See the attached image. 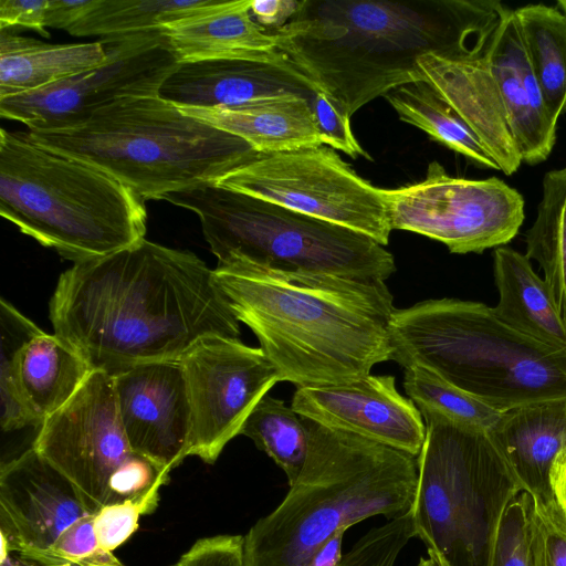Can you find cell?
Listing matches in <instances>:
<instances>
[{
  "instance_id": "46",
  "label": "cell",
  "mask_w": 566,
  "mask_h": 566,
  "mask_svg": "<svg viewBox=\"0 0 566 566\" xmlns=\"http://www.w3.org/2000/svg\"><path fill=\"white\" fill-rule=\"evenodd\" d=\"M428 556L421 557L417 566H452L441 554L427 549Z\"/></svg>"
},
{
  "instance_id": "25",
  "label": "cell",
  "mask_w": 566,
  "mask_h": 566,
  "mask_svg": "<svg viewBox=\"0 0 566 566\" xmlns=\"http://www.w3.org/2000/svg\"><path fill=\"white\" fill-rule=\"evenodd\" d=\"M102 41L50 44L3 29L0 32V98L49 86L103 64Z\"/></svg>"
},
{
  "instance_id": "16",
  "label": "cell",
  "mask_w": 566,
  "mask_h": 566,
  "mask_svg": "<svg viewBox=\"0 0 566 566\" xmlns=\"http://www.w3.org/2000/svg\"><path fill=\"white\" fill-rule=\"evenodd\" d=\"M112 375L132 451L170 473L189 457L191 442V407L179 359L143 363Z\"/></svg>"
},
{
  "instance_id": "6",
  "label": "cell",
  "mask_w": 566,
  "mask_h": 566,
  "mask_svg": "<svg viewBox=\"0 0 566 566\" xmlns=\"http://www.w3.org/2000/svg\"><path fill=\"white\" fill-rule=\"evenodd\" d=\"M40 147L113 176L145 201L216 184L256 151L159 95L117 101L84 123L28 130Z\"/></svg>"
},
{
  "instance_id": "5",
  "label": "cell",
  "mask_w": 566,
  "mask_h": 566,
  "mask_svg": "<svg viewBox=\"0 0 566 566\" xmlns=\"http://www.w3.org/2000/svg\"><path fill=\"white\" fill-rule=\"evenodd\" d=\"M390 359L421 366L504 412L566 398V349L527 337L473 301L433 298L396 308Z\"/></svg>"
},
{
  "instance_id": "10",
  "label": "cell",
  "mask_w": 566,
  "mask_h": 566,
  "mask_svg": "<svg viewBox=\"0 0 566 566\" xmlns=\"http://www.w3.org/2000/svg\"><path fill=\"white\" fill-rule=\"evenodd\" d=\"M214 185L363 233L384 247L392 231L386 189L358 176L326 145L256 153Z\"/></svg>"
},
{
  "instance_id": "47",
  "label": "cell",
  "mask_w": 566,
  "mask_h": 566,
  "mask_svg": "<svg viewBox=\"0 0 566 566\" xmlns=\"http://www.w3.org/2000/svg\"><path fill=\"white\" fill-rule=\"evenodd\" d=\"M0 566H36L32 563H29L27 560L21 559L20 557L18 559H13L12 557H7L3 560H0Z\"/></svg>"
},
{
  "instance_id": "23",
  "label": "cell",
  "mask_w": 566,
  "mask_h": 566,
  "mask_svg": "<svg viewBox=\"0 0 566 566\" xmlns=\"http://www.w3.org/2000/svg\"><path fill=\"white\" fill-rule=\"evenodd\" d=\"M311 98L281 95L229 107H179L247 142L256 153L273 154L322 146Z\"/></svg>"
},
{
  "instance_id": "2",
  "label": "cell",
  "mask_w": 566,
  "mask_h": 566,
  "mask_svg": "<svg viewBox=\"0 0 566 566\" xmlns=\"http://www.w3.org/2000/svg\"><path fill=\"white\" fill-rule=\"evenodd\" d=\"M510 10L497 0H302L273 34L276 51L352 117L426 80L417 66L422 55H485Z\"/></svg>"
},
{
  "instance_id": "17",
  "label": "cell",
  "mask_w": 566,
  "mask_h": 566,
  "mask_svg": "<svg viewBox=\"0 0 566 566\" xmlns=\"http://www.w3.org/2000/svg\"><path fill=\"white\" fill-rule=\"evenodd\" d=\"M291 407L318 424L350 432L418 457L426 424L394 376H371L328 386L297 387Z\"/></svg>"
},
{
  "instance_id": "43",
  "label": "cell",
  "mask_w": 566,
  "mask_h": 566,
  "mask_svg": "<svg viewBox=\"0 0 566 566\" xmlns=\"http://www.w3.org/2000/svg\"><path fill=\"white\" fill-rule=\"evenodd\" d=\"M301 3L302 0H252L250 12L259 25L273 33L292 20Z\"/></svg>"
},
{
  "instance_id": "27",
  "label": "cell",
  "mask_w": 566,
  "mask_h": 566,
  "mask_svg": "<svg viewBox=\"0 0 566 566\" xmlns=\"http://www.w3.org/2000/svg\"><path fill=\"white\" fill-rule=\"evenodd\" d=\"M384 97L400 120L423 130L432 140L464 156L475 166L500 170L474 132L428 81L403 84Z\"/></svg>"
},
{
  "instance_id": "39",
  "label": "cell",
  "mask_w": 566,
  "mask_h": 566,
  "mask_svg": "<svg viewBox=\"0 0 566 566\" xmlns=\"http://www.w3.org/2000/svg\"><path fill=\"white\" fill-rule=\"evenodd\" d=\"M530 551L533 566H566V527L553 504L533 499Z\"/></svg>"
},
{
  "instance_id": "35",
  "label": "cell",
  "mask_w": 566,
  "mask_h": 566,
  "mask_svg": "<svg viewBox=\"0 0 566 566\" xmlns=\"http://www.w3.org/2000/svg\"><path fill=\"white\" fill-rule=\"evenodd\" d=\"M533 497L521 491L507 505L496 536L491 566H533L530 534Z\"/></svg>"
},
{
  "instance_id": "1",
  "label": "cell",
  "mask_w": 566,
  "mask_h": 566,
  "mask_svg": "<svg viewBox=\"0 0 566 566\" xmlns=\"http://www.w3.org/2000/svg\"><path fill=\"white\" fill-rule=\"evenodd\" d=\"M49 308L54 334L93 369L109 374L179 359L210 336H240L213 270L190 251L146 239L73 263L60 275Z\"/></svg>"
},
{
  "instance_id": "29",
  "label": "cell",
  "mask_w": 566,
  "mask_h": 566,
  "mask_svg": "<svg viewBox=\"0 0 566 566\" xmlns=\"http://www.w3.org/2000/svg\"><path fill=\"white\" fill-rule=\"evenodd\" d=\"M525 243V255L541 266L566 323V166L544 175L542 198Z\"/></svg>"
},
{
  "instance_id": "44",
  "label": "cell",
  "mask_w": 566,
  "mask_h": 566,
  "mask_svg": "<svg viewBox=\"0 0 566 566\" xmlns=\"http://www.w3.org/2000/svg\"><path fill=\"white\" fill-rule=\"evenodd\" d=\"M96 3V0H49L45 28L69 31Z\"/></svg>"
},
{
  "instance_id": "32",
  "label": "cell",
  "mask_w": 566,
  "mask_h": 566,
  "mask_svg": "<svg viewBox=\"0 0 566 566\" xmlns=\"http://www.w3.org/2000/svg\"><path fill=\"white\" fill-rule=\"evenodd\" d=\"M43 332L9 301L0 298V426L6 432L36 426L20 387L19 364L23 347Z\"/></svg>"
},
{
  "instance_id": "7",
  "label": "cell",
  "mask_w": 566,
  "mask_h": 566,
  "mask_svg": "<svg viewBox=\"0 0 566 566\" xmlns=\"http://www.w3.org/2000/svg\"><path fill=\"white\" fill-rule=\"evenodd\" d=\"M0 213L73 263L145 239V200L113 176L0 130Z\"/></svg>"
},
{
  "instance_id": "50",
  "label": "cell",
  "mask_w": 566,
  "mask_h": 566,
  "mask_svg": "<svg viewBox=\"0 0 566 566\" xmlns=\"http://www.w3.org/2000/svg\"><path fill=\"white\" fill-rule=\"evenodd\" d=\"M59 566H71L70 564H63V565H59Z\"/></svg>"
},
{
  "instance_id": "49",
  "label": "cell",
  "mask_w": 566,
  "mask_h": 566,
  "mask_svg": "<svg viewBox=\"0 0 566 566\" xmlns=\"http://www.w3.org/2000/svg\"><path fill=\"white\" fill-rule=\"evenodd\" d=\"M170 566H180V564L177 562L176 564L170 565Z\"/></svg>"
},
{
  "instance_id": "36",
  "label": "cell",
  "mask_w": 566,
  "mask_h": 566,
  "mask_svg": "<svg viewBox=\"0 0 566 566\" xmlns=\"http://www.w3.org/2000/svg\"><path fill=\"white\" fill-rule=\"evenodd\" d=\"M94 515H86L65 530L49 553L48 566H126L105 551L94 531Z\"/></svg>"
},
{
  "instance_id": "48",
  "label": "cell",
  "mask_w": 566,
  "mask_h": 566,
  "mask_svg": "<svg viewBox=\"0 0 566 566\" xmlns=\"http://www.w3.org/2000/svg\"><path fill=\"white\" fill-rule=\"evenodd\" d=\"M556 6L566 13V0L558 1Z\"/></svg>"
},
{
  "instance_id": "4",
  "label": "cell",
  "mask_w": 566,
  "mask_h": 566,
  "mask_svg": "<svg viewBox=\"0 0 566 566\" xmlns=\"http://www.w3.org/2000/svg\"><path fill=\"white\" fill-rule=\"evenodd\" d=\"M305 464L281 503L244 535V566H302L339 531L366 518L407 513L415 457L304 418Z\"/></svg>"
},
{
  "instance_id": "13",
  "label": "cell",
  "mask_w": 566,
  "mask_h": 566,
  "mask_svg": "<svg viewBox=\"0 0 566 566\" xmlns=\"http://www.w3.org/2000/svg\"><path fill=\"white\" fill-rule=\"evenodd\" d=\"M179 361L191 407L189 455L213 464L280 376L260 347L223 336L201 339Z\"/></svg>"
},
{
  "instance_id": "38",
  "label": "cell",
  "mask_w": 566,
  "mask_h": 566,
  "mask_svg": "<svg viewBox=\"0 0 566 566\" xmlns=\"http://www.w3.org/2000/svg\"><path fill=\"white\" fill-rule=\"evenodd\" d=\"M168 481L169 472L133 452L112 475L105 505L143 500L154 491H159Z\"/></svg>"
},
{
  "instance_id": "28",
  "label": "cell",
  "mask_w": 566,
  "mask_h": 566,
  "mask_svg": "<svg viewBox=\"0 0 566 566\" xmlns=\"http://www.w3.org/2000/svg\"><path fill=\"white\" fill-rule=\"evenodd\" d=\"M513 11L546 106L558 120L566 114V13L543 3Z\"/></svg>"
},
{
  "instance_id": "31",
  "label": "cell",
  "mask_w": 566,
  "mask_h": 566,
  "mask_svg": "<svg viewBox=\"0 0 566 566\" xmlns=\"http://www.w3.org/2000/svg\"><path fill=\"white\" fill-rule=\"evenodd\" d=\"M209 0H96L67 32L75 36H117L163 29Z\"/></svg>"
},
{
  "instance_id": "24",
  "label": "cell",
  "mask_w": 566,
  "mask_h": 566,
  "mask_svg": "<svg viewBox=\"0 0 566 566\" xmlns=\"http://www.w3.org/2000/svg\"><path fill=\"white\" fill-rule=\"evenodd\" d=\"M499 319L516 332L555 348L566 349V323L553 294L526 255L507 247L493 253Z\"/></svg>"
},
{
  "instance_id": "42",
  "label": "cell",
  "mask_w": 566,
  "mask_h": 566,
  "mask_svg": "<svg viewBox=\"0 0 566 566\" xmlns=\"http://www.w3.org/2000/svg\"><path fill=\"white\" fill-rule=\"evenodd\" d=\"M49 0H0V30L24 28L49 38L45 13Z\"/></svg>"
},
{
  "instance_id": "12",
  "label": "cell",
  "mask_w": 566,
  "mask_h": 566,
  "mask_svg": "<svg viewBox=\"0 0 566 566\" xmlns=\"http://www.w3.org/2000/svg\"><path fill=\"white\" fill-rule=\"evenodd\" d=\"M107 59L93 69L36 91L0 98V115L29 130L77 126L124 98L158 95L179 63L163 29L101 39Z\"/></svg>"
},
{
  "instance_id": "45",
  "label": "cell",
  "mask_w": 566,
  "mask_h": 566,
  "mask_svg": "<svg viewBox=\"0 0 566 566\" xmlns=\"http://www.w3.org/2000/svg\"><path fill=\"white\" fill-rule=\"evenodd\" d=\"M552 504L566 527V447L557 454L549 473Z\"/></svg>"
},
{
  "instance_id": "37",
  "label": "cell",
  "mask_w": 566,
  "mask_h": 566,
  "mask_svg": "<svg viewBox=\"0 0 566 566\" xmlns=\"http://www.w3.org/2000/svg\"><path fill=\"white\" fill-rule=\"evenodd\" d=\"M159 503V491L143 500L105 505L94 515V531L99 545L114 552L138 528L139 517L153 513Z\"/></svg>"
},
{
  "instance_id": "3",
  "label": "cell",
  "mask_w": 566,
  "mask_h": 566,
  "mask_svg": "<svg viewBox=\"0 0 566 566\" xmlns=\"http://www.w3.org/2000/svg\"><path fill=\"white\" fill-rule=\"evenodd\" d=\"M235 318L256 336L280 381L297 387L352 382L390 359L396 307L384 280L217 265Z\"/></svg>"
},
{
  "instance_id": "26",
  "label": "cell",
  "mask_w": 566,
  "mask_h": 566,
  "mask_svg": "<svg viewBox=\"0 0 566 566\" xmlns=\"http://www.w3.org/2000/svg\"><path fill=\"white\" fill-rule=\"evenodd\" d=\"M94 369L56 334L41 332L22 349L20 387L36 426L65 406Z\"/></svg>"
},
{
  "instance_id": "9",
  "label": "cell",
  "mask_w": 566,
  "mask_h": 566,
  "mask_svg": "<svg viewBox=\"0 0 566 566\" xmlns=\"http://www.w3.org/2000/svg\"><path fill=\"white\" fill-rule=\"evenodd\" d=\"M164 200L195 212L218 265L386 280L395 258L374 239L214 184Z\"/></svg>"
},
{
  "instance_id": "33",
  "label": "cell",
  "mask_w": 566,
  "mask_h": 566,
  "mask_svg": "<svg viewBox=\"0 0 566 566\" xmlns=\"http://www.w3.org/2000/svg\"><path fill=\"white\" fill-rule=\"evenodd\" d=\"M346 531H339L324 543L302 566H395L415 528L410 510L374 527L343 554Z\"/></svg>"
},
{
  "instance_id": "20",
  "label": "cell",
  "mask_w": 566,
  "mask_h": 566,
  "mask_svg": "<svg viewBox=\"0 0 566 566\" xmlns=\"http://www.w3.org/2000/svg\"><path fill=\"white\" fill-rule=\"evenodd\" d=\"M417 66L479 137L500 170L509 176L516 172L522 159L507 126L488 52L457 59L426 54L418 59Z\"/></svg>"
},
{
  "instance_id": "30",
  "label": "cell",
  "mask_w": 566,
  "mask_h": 566,
  "mask_svg": "<svg viewBox=\"0 0 566 566\" xmlns=\"http://www.w3.org/2000/svg\"><path fill=\"white\" fill-rule=\"evenodd\" d=\"M240 434L250 438L285 473L289 486L298 478L310 449L303 417L283 400L265 395L247 418Z\"/></svg>"
},
{
  "instance_id": "41",
  "label": "cell",
  "mask_w": 566,
  "mask_h": 566,
  "mask_svg": "<svg viewBox=\"0 0 566 566\" xmlns=\"http://www.w3.org/2000/svg\"><path fill=\"white\" fill-rule=\"evenodd\" d=\"M242 535L198 539L178 560L180 566H244Z\"/></svg>"
},
{
  "instance_id": "15",
  "label": "cell",
  "mask_w": 566,
  "mask_h": 566,
  "mask_svg": "<svg viewBox=\"0 0 566 566\" xmlns=\"http://www.w3.org/2000/svg\"><path fill=\"white\" fill-rule=\"evenodd\" d=\"M94 514L71 482L33 447L0 468V560L17 553L48 566L52 545L80 518Z\"/></svg>"
},
{
  "instance_id": "14",
  "label": "cell",
  "mask_w": 566,
  "mask_h": 566,
  "mask_svg": "<svg viewBox=\"0 0 566 566\" xmlns=\"http://www.w3.org/2000/svg\"><path fill=\"white\" fill-rule=\"evenodd\" d=\"M32 447L73 485L94 514L115 471L132 455L113 375L94 369L72 399L39 427Z\"/></svg>"
},
{
  "instance_id": "19",
  "label": "cell",
  "mask_w": 566,
  "mask_h": 566,
  "mask_svg": "<svg viewBox=\"0 0 566 566\" xmlns=\"http://www.w3.org/2000/svg\"><path fill=\"white\" fill-rule=\"evenodd\" d=\"M488 61L522 163L545 161L556 143L558 120L546 106L512 9L494 34Z\"/></svg>"
},
{
  "instance_id": "18",
  "label": "cell",
  "mask_w": 566,
  "mask_h": 566,
  "mask_svg": "<svg viewBox=\"0 0 566 566\" xmlns=\"http://www.w3.org/2000/svg\"><path fill=\"white\" fill-rule=\"evenodd\" d=\"M319 90L283 54L263 59H216L178 63L158 95L178 107L213 108Z\"/></svg>"
},
{
  "instance_id": "40",
  "label": "cell",
  "mask_w": 566,
  "mask_h": 566,
  "mask_svg": "<svg viewBox=\"0 0 566 566\" xmlns=\"http://www.w3.org/2000/svg\"><path fill=\"white\" fill-rule=\"evenodd\" d=\"M310 103L323 145L353 158L370 159L353 134L350 116L337 101L317 90Z\"/></svg>"
},
{
  "instance_id": "22",
  "label": "cell",
  "mask_w": 566,
  "mask_h": 566,
  "mask_svg": "<svg viewBox=\"0 0 566 566\" xmlns=\"http://www.w3.org/2000/svg\"><path fill=\"white\" fill-rule=\"evenodd\" d=\"M489 430L523 490L534 500L552 504L549 473L566 447V398L504 411Z\"/></svg>"
},
{
  "instance_id": "8",
  "label": "cell",
  "mask_w": 566,
  "mask_h": 566,
  "mask_svg": "<svg viewBox=\"0 0 566 566\" xmlns=\"http://www.w3.org/2000/svg\"><path fill=\"white\" fill-rule=\"evenodd\" d=\"M419 410L426 439L410 507L415 534L452 566H491L503 514L524 490L489 429Z\"/></svg>"
},
{
  "instance_id": "21",
  "label": "cell",
  "mask_w": 566,
  "mask_h": 566,
  "mask_svg": "<svg viewBox=\"0 0 566 566\" xmlns=\"http://www.w3.org/2000/svg\"><path fill=\"white\" fill-rule=\"evenodd\" d=\"M252 0H209L163 28L179 63L275 55V35L252 18Z\"/></svg>"
},
{
  "instance_id": "11",
  "label": "cell",
  "mask_w": 566,
  "mask_h": 566,
  "mask_svg": "<svg viewBox=\"0 0 566 566\" xmlns=\"http://www.w3.org/2000/svg\"><path fill=\"white\" fill-rule=\"evenodd\" d=\"M386 202L392 230L437 240L457 254L504 247L525 219L523 196L504 180L454 177L437 160L423 180L386 189Z\"/></svg>"
},
{
  "instance_id": "34",
  "label": "cell",
  "mask_w": 566,
  "mask_h": 566,
  "mask_svg": "<svg viewBox=\"0 0 566 566\" xmlns=\"http://www.w3.org/2000/svg\"><path fill=\"white\" fill-rule=\"evenodd\" d=\"M403 388L418 408H430L486 429L502 415L421 366L405 368Z\"/></svg>"
}]
</instances>
